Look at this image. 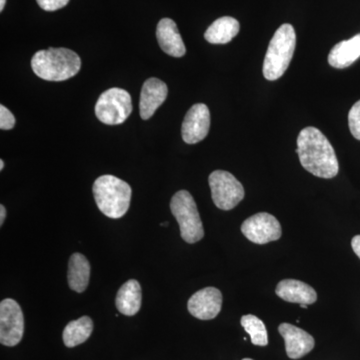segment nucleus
<instances>
[{
  "instance_id": "obj_30",
  "label": "nucleus",
  "mask_w": 360,
  "mask_h": 360,
  "mask_svg": "<svg viewBox=\"0 0 360 360\" xmlns=\"http://www.w3.org/2000/svg\"><path fill=\"white\" fill-rule=\"evenodd\" d=\"M161 226H168V222H163V224H161Z\"/></svg>"
},
{
  "instance_id": "obj_13",
  "label": "nucleus",
  "mask_w": 360,
  "mask_h": 360,
  "mask_svg": "<svg viewBox=\"0 0 360 360\" xmlns=\"http://www.w3.org/2000/svg\"><path fill=\"white\" fill-rule=\"evenodd\" d=\"M168 94L167 85L155 77L149 78L143 84L139 101V113L142 120H148L165 103Z\"/></svg>"
},
{
  "instance_id": "obj_8",
  "label": "nucleus",
  "mask_w": 360,
  "mask_h": 360,
  "mask_svg": "<svg viewBox=\"0 0 360 360\" xmlns=\"http://www.w3.org/2000/svg\"><path fill=\"white\" fill-rule=\"evenodd\" d=\"M25 333V317L20 305L11 298L0 303V342L6 347H15Z\"/></svg>"
},
{
  "instance_id": "obj_5",
  "label": "nucleus",
  "mask_w": 360,
  "mask_h": 360,
  "mask_svg": "<svg viewBox=\"0 0 360 360\" xmlns=\"http://www.w3.org/2000/svg\"><path fill=\"white\" fill-rule=\"evenodd\" d=\"M170 210L179 225L180 236L187 243H196L205 236L198 205L186 191H177L170 201Z\"/></svg>"
},
{
  "instance_id": "obj_28",
  "label": "nucleus",
  "mask_w": 360,
  "mask_h": 360,
  "mask_svg": "<svg viewBox=\"0 0 360 360\" xmlns=\"http://www.w3.org/2000/svg\"><path fill=\"white\" fill-rule=\"evenodd\" d=\"M4 160H0V170L4 169Z\"/></svg>"
},
{
  "instance_id": "obj_25",
  "label": "nucleus",
  "mask_w": 360,
  "mask_h": 360,
  "mask_svg": "<svg viewBox=\"0 0 360 360\" xmlns=\"http://www.w3.org/2000/svg\"><path fill=\"white\" fill-rule=\"evenodd\" d=\"M352 246L355 255L360 258V236H354V238H352Z\"/></svg>"
},
{
  "instance_id": "obj_11",
  "label": "nucleus",
  "mask_w": 360,
  "mask_h": 360,
  "mask_svg": "<svg viewBox=\"0 0 360 360\" xmlns=\"http://www.w3.org/2000/svg\"><path fill=\"white\" fill-rule=\"evenodd\" d=\"M222 307V295L215 288L198 290L189 298L187 309L193 316L201 321H210L219 314Z\"/></svg>"
},
{
  "instance_id": "obj_16",
  "label": "nucleus",
  "mask_w": 360,
  "mask_h": 360,
  "mask_svg": "<svg viewBox=\"0 0 360 360\" xmlns=\"http://www.w3.org/2000/svg\"><path fill=\"white\" fill-rule=\"evenodd\" d=\"M360 58V33L350 39L343 40L329 52L328 63L338 70H343Z\"/></svg>"
},
{
  "instance_id": "obj_4",
  "label": "nucleus",
  "mask_w": 360,
  "mask_h": 360,
  "mask_svg": "<svg viewBox=\"0 0 360 360\" xmlns=\"http://www.w3.org/2000/svg\"><path fill=\"white\" fill-rule=\"evenodd\" d=\"M295 28L284 23L270 40L264 61V75L267 80L278 79L288 70L295 51Z\"/></svg>"
},
{
  "instance_id": "obj_18",
  "label": "nucleus",
  "mask_w": 360,
  "mask_h": 360,
  "mask_svg": "<svg viewBox=\"0 0 360 360\" xmlns=\"http://www.w3.org/2000/svg\"><path fill=\"white\" fill-rule=\"evenodd\" d=\"M90 264L82 253H73L68 262V285L75 292L82 293L86 290L89 284Z\"/></svg>"
},
{
  "instance_id": "obj_2",
  "label": "nucleus",
  "mask_w": 360,
  "mask_h": 360,
  "mask_svg": "<svg viewBox=\"0 0 360 360\" xmlns=\"http://www.w3.org/2000/svg\"><path fill=\"white\" fill-rule=\"evenodd\" d=\"M33 72L47 82H65L75 77L82 68V59L68 49L39 51L32 59Z\"/></svg>"
},
{
  "instance_id": "obj_24",
  "label": "nucleus",
  "mask_w": 360,
  "mask_h": 360,
  "mask_svg": "<svg viewBox=\"0 0 360 360\" xmlns=\"http://www.w3.org/2000/svg\"><path fill=\"white\" fill-rule=\"evenodd\" d=\"M37 1L44 11H56L68 6L70 0H37Z\"/></svg>"
},
{
  "instance_id": "obj_31",
  "label": "nucleus",
  "mask_w": 360,
  "mask_h": 360,
  "mask_svg": "<svg viewBox=\"0 0 360 360\" xmlns=\"http://www.w3.org/2000/svg\"><path fill=\"white\" fill-rule=\"evenodd\" d=\"M243 360H253V359H243Z\"/></svg>"
},
{
  "instance_id": "obj_9",
  "label": "nucleus",
  "mask_w": 360,
  "mask_h": 360,
  "mask_svg": "<svg viewBox=\"0 0 360 360\" xmlns=\"http://www.w3.org/2000/svg\"><path fill=\"white\" fill-rule=\"evenodd\" d=\"M241 232L248 240L257 245L276 241L281 238V225L278 220L266 212L252 215L241 225Z\"/></svg>"
},
{
  "instance_id": "obj_7",
  "label": "nucleus",
  "mask_w": 360,
  "mask_h": 360,
  "mask_svg": "<svg viewBox=\"0 0 360 360\" xmlns=\"http://www.w3.org/2000/svg\"><path fill=\"white\" fill-rule=\"evenodd\" d=\"M214 205L221 210H231L245 198L243 184L229 172L215 170L208 179Z\"/></svg>"
},
{
  "instance_id": "obj_12",
  "label": "nucleus",
  "mask_w": 360,
  "mask_h": 360,
  "mask_svg": "<svg viewBox=\"0 0 360 360\" xmlns=\"http://www.w3.org/2000/svg\"><path fill=\"white\" fill-rule=\"evenodd\" d=\"M279 333L285 341L286 354L291 359H302L314 347V338L302 328L290 323H281Z\"/></svg>"
},
{
  "instance_id": "obj_14",
  "label": "nucleus",
  "mask_w": 360,
  "mask_h": 360,
  "mask_svg": "<svg viewBox=\"0 0 360 360\" xmlns=\"http://www.w3.org/2000/svg\"><path fill=\"white\" fill-rule=\"evenodd\" d=\"M156 37L160 49L168 56L182 58L186 54V45L181 39L176 23L170 18H163L156 28Z\"/></svg>"
},
{
  "instance_id": "obj_21",
  "label": "nucleus",
  "mask_w": 360,
  "mask_h": 360,
  "mask_svg": "<svg viewBox=\"0 0 360 360\" xmlns=\"http://www.w3.org/2000/svg\"><path fill=\"white\" fill-rule=\"evenodd\" d=\"M241 326L246 333L250 335L251 342L257 347H265L269 343L266 328L264 321H260L255 315H243L240 321Z\"/></svg>"
},
{
  "instance_id": "obj_3",
  "label": "nucleus",
  "mask_w": 360,
  "mask_h": 360,
  "mask_svg": "<svg viewBox=\"0 0 360 360\" xmlns=\"http://www.w3.org/2000/svg\"><path fill=\"white\" fill-rule=\"evenodd\" d=\"M92 191L97 207L110 219H122L129 210L132 191L124 180L103 175L96 180Z\"/></svg>"
},
{
  "instance_id": "obj_15",
  "label": "nucleus",
  "mask_w": 360,
  "mask_h": 360,
  "mask_svg": "<svg viewBox=\"0 0 360 360\" xmlns=\"http://www.w3.org/2000/svg\"><path fill=\"white\" fill-rule=\"evenodd\" d=\"M276 292L281 300L298 304H312L317 300L314 288L296 279H284L277 284Z\"/></svg>"
},
{
  "instance_id": "obj_10",
  "label": "nucleus",
  "mask_w": 360,
  "mask_h": 360,
  "mask_svg": "<svg viewBox=\"0 0 360 360\" xmlns=\"http://www.w3.org/2000/svg\"><path fill=\"white\" fill-rule=\"evenodd\" d=\"M210 129V112L207 106L203 103L194 104L182 122V139L188 144L198 143L207 136Z\"/></svg>"
},
{
  "instance_id": "obj_27",
  "label": "nucleus",
  "mask_w": 360,
  "mask_h": 360,
  "mask_svg": "<svg viewBox=\"0 0 360 360\" xmlns=\"http://www.w3.org/2000/svg\"><path fill=\"white\" fill-rule=\"evenodd\" d=\"M6 0H0V11H4V6H6Z\"/></svg>"
},
{
  "instance_id": "obj_23",
  "label": "nucleus",
  "mask_w": 360,
  "mask_h": 360,
  "mask_svg": "<svg viewBox=\"0 0 360 360\" xmlns=\"http://www.w3.org/2000/svg\"><path fill=\"white\" fill-rule=\"evenodd\" d=\"M15 124V118L13 113L4 105H0V129L2 130L13 129Z\"/></svg>"
},
{
  "instance_id": "obj_6",
  "label": "nucleus",
  "mask_w": 360,
  "mask_h": 360,
  "mask_svg": "<svg viewBox=\"0 0 360 360\" xmlns=\"http://www.w3.org/2000/svg\"><path fill=\"white\" fill-rule=\"evenodd\" d=\"M131 112V96L127 90L117 87L103 92L96 104V117L108 125L122 124Z\"/></svg>"
},
{
  "instance_id": "obj_20",
  "label": "nucleus",
  "mask_w": 360,
  "mask_h": 360,
  "mask_svg": "<svg viewBox=\"0 0 360 360\" xmlns=\"http://www.w3.org/2000/svg\"><path fill=\"white\" fill-rule=\"evenodd\" d=\"M94 331V322L89 316H82L70 321L63 330V338L65 347H75L85 342Z\"/></svg>"
},
{
  "instance_id": "obj_19",
  "label": "nucleus",
  "mask_w": 360,
  "mask_h": 360,
  "mask_svg": "<svg viewBox=\"0 0 360 360\" xmlns=\"http://www.w3.org/2000/svg\"><path fill=\"white\" fill-rule=\"evenodd\" d=\"M239 22L231 16H224L215 20L205 33V39L212 44L231 42L239 32Z\"/></svg>"
},
{
  "instance_id": "obj_1",
  "label": "nucleus",
  "mask_w": 360,
  "mask_h": 360,
  "mask_svg": "<svg viewBox=\"0 0 360 360\" xmlns=\"http://www.w3.org/2000/svg\"><path fill=\"white\" fill-rule=\"evenodd\" d=\"M296 153L303 168L314 176L329 179L338 175L340 165L335 149L316 127H305L300 131Z\"/></svg>"
},
{
  "instance_id": "obj_26",
  "label": "nucleus",
  "mask_w": 360,
  "mask_h": 360,
  "mask_svg": "<svg viewBox=\"0 0 360 360\" xmlns=\"http://www.w3.org/2000/svg\"><path fill=\"white\" fill-rule=\"evenodd\" d=\"M6 210L4 205H0V226H2L4 224V220H6Z\"/></svg>"
},
{
  "instance_id": "obj_22",
  "label": "nucleus",
  "mask_w": 360,
  "mask_h": 360,
  "mask_svg": "<svg viewBox=\"0 0 360 360\" xmlns=\"http://www.w3.org/2000/svg\"><path fill=\"white\" fill-rule=\"evenodd\" d=\"M348 125L352 134L360 141V101L354 104L348 113Z\"/></svg>"
},
{
  "instance_id": "obj_29",
  "label": "nucleus",
  "mask_w": 360,
  "mask_h": 360,
  "mask_svg": "<svg viewBox=\"0 0 360 360\" xmlns=\"http://www.w3.org/2000/svg\"><path fill=\"white\" fill-rule=\"evenodd\" d=\"M300 307H302V309H307L309 307V305L307 304H300Z\"/></svg>"
},
{
  "instance_id": "obj_17",
  "label": "nucleus",
  "mask_w": 360,
  "mask_h": 360,
  "mask_svg": "<svg viewBox=\"0 0 360 360\" xmlns=\"http://www.w3.org/2000/svg\"><path fill=\"white\" fill-rule=\"evenodd\" d=\"M116 307L120 314L134 316L141 310V286L135 279H129L118 290L115 300Z\"/></svg>"
}]
</instances>
